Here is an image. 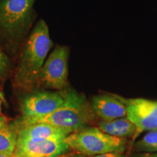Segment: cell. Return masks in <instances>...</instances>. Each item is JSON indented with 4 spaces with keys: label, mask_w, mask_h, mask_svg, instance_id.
I'll return each mask as SVG.
<instances>
[{
    "label": "cell",
    "mask_w": 157,
    "mask_h": 157,
    "mask_svg": "<svg viewBox=\"0 0 157 157\" xmlns=\"http://www.w3.org/2000/svg\"><path fill=\"white\" fill-rule=\"evenodd\" d=\"M98 117L85 98L74 91H66L63 105L52 113L39 117L23 118L21 124L48 123L70 133L90 127L95 124Z\"/></svg>",
    "instance_id": "obj_1"
},
{
    "label": "cell",
    "mask_w": 157,
    "mask_h": 157,
    "mask_svg": "<svg viewBox=\"0 0 157 157\" xmlns=\"http://www.w3.org/2000/svg\"><path fill=\"white\" fill-rule=\"evenodd\" d=\"M52 45L48 25L41 20L23 46L16 76L20 85L29 87L38 82L40 71Z\"/></svg>",
    "instance_id": "obj_2"
},
{
    "label": "cell",
    "mask_w": 157,
    "mask_h": 157,
    "mask_svg": "<svg viewBox=\"0 0 157 157\" xmlns=\"http://www.w3.org/2000/svg\"><path fill=\"white\" fill-rule=\"evenodd\" d=\"M34 0H0V40L5 47L16 48L32 23Z\"/></svg>",
    "instance_id": "obj_3"
},
{
    "label": "cell",
    "mask_w": 157,
    "mask_h": 157,
    "mask_svg": "<svg viewBox=\"0 0 157 157\" xmlns=\"http://www.w3.org/2000/svg\"><path fill=\"white\" fill-rule=\"evenodd\" d=\"M64 140L71 149L88 156L109 152L123 153L127 143L124 137L112 136L94 127L71 133Z\"/></svg>",
    "instance_id": "obj_4"
},
{
    "label": "cell",
    "mask_w": 157,
    "mask_h": 157,
    "mask_svg": "<svg viewBox=\"0 0 157 157\" xmlns=\"http://www.w3.org/2000/svg\"><path fill=\"white\" fill-rule=\"evenodd\" d=\"M69 50L56 46L43 65L38 82L49 89L62 90L68 84V60Z\"/></svg>",
    "instance_id": "obj_5"
},
{
    "label": "cell",
    "mask_w": 157,
    "mask_h": 157,
    "mask_svg": "<svg viewBox=\"0 0 157 157\" xmlns=\"http://www.w3.org/2000/svg\"><path fill=\"white\" fill-rule=\"evenodd\" d=\"M124 104L127 110V118L136 127L133 139L144 131L157 129V101L143 98L127 99L117 95Z\"/></svg>",
    "instance_id": "obj_6"
},
{
    "label": "cell",
    "mask_w": 157,
    "mask_h": 157,
    "mask_svg": "<svg viewBox=\"0 0 157 157\" xmlns=\"http://www.w3.org/2000/svg\"><path fill=\"white\" fill-rule=\"evenodd\" d=\"M65 139L29 140L17 138L13 157H58L70 149Z\"/></svg>",
    "instance_id": "obj_7"
},
{
    "label": "cell",
    "mask_w": 157,
    "mask_h": 157,
    "mask_svg": "<svg viewBox=\"0 0 157 157\" xmlns=\"http://www.w3.org/2000/svg\"><path fill=\"white\" fill-rule=\"evenodd\" d=\"M66 98V91L40 92L29 95L22 105L23 118L39 117L52 113L63 105Z\"/></svg>",
    "instance_id": "obj_8"
},
{
    "label": "cell",
    "mask_w": 157,
    "mask_h": 157,
    "mask_svg": "<svg viewBox=\"0 0 157 157\" xmlns=\"http://www.w3.org/2000/svg\"><path fill=\"white\" fill-rule=\"evenodd\" d=\"M91 105L96 116L101 120L113 121L127 117L126 107L117 95L103 94L94 96Z\"/></svg>",
    "instance_id": "obj_9"
},
{
    "label": "cell",
    "mask_w": 157,
    "mask_h": 157,
    "mask_svg": "<svg viewBox=\"0 0 157 157\" xmlns=\"http://www.w3.org/2000/svg\"><path fill=\"white\" fill-rule=\"evenodd\" d=\"M71 133L48 123L21 124L17 128V138L29 140L65 139Z\"/></svg>",
    "instance_id": "obj_10"
},
{
    "label": "cell",
    "mask_w": 157,
    "mask_h": 157,
    "mask_svg": "<svg viewBox=\"0 0 157 157\" xmlns=\"http://www.w3.org/2000/svg\"><path fill=\"white\" fill-rule=\"evenodd\" d=\"M17 140V128L0 117V153L13 156Z\"/></svg>",
    "instance_id": "obj_11"
},
{
    "label": "cell",
    "mask_w": 157,
    "mask_h": 157,
    "mask_svg": "<svg viewBox=\"0 0 157 157\" xmlns=\"http://www.w3.org/2000/svg\"><path fill=\"white\" fill-rule=\"evenodd\" d=\"M137 151H148L150 153L157 151V129L150 131L145 135L142 139L134 145Z\"/></svg>",
    "instance_id": "obj_12"
},
{
    "label": "cell",
    "mask_w": 157,
    "mask_h": 157,
    "mask_svg": "<svg viewBox=\"0 0 157 157\" xmlns=\"http://www.w3.org/2000/svg\"><path fill=\"white\" fill-rule=\"evenodd\" d=\"M116 129L120 133L121 137H129L134 136L136 132L135 124L127 117L119 118L112 121Z\"/></svg>",
    "instance_id": "obj_13"
},
{
    "label": "cell",
    "mask_w": 157,
    "mask_h": 157,
    "mask_svg": "<svg viewBox=\"0 0 157 157\" xmlns=\"http://www.w3.org/2000/svg\"><path fill=\"white\" fill-rule=\"evenodd\" d=\"M8 67V59L6 56H0V76H3Z\"/></svg>",
    "instance_id": "obj_14"
},
{
    "label": "cell",
    "mask_w": 157,
    "mask_h": 157,
    "mask_svg": "<svg viewBox=\"0 0 157 157\" xmlns=\"http://www.w3.org/2000/svg\"><path fill=\"white\" fill-rule=\"evenodd\" d=\"M90 157H126V156H125L122 153H120V152H109V153H106V154L95 155V156H93Z\"/></svg>",
    "instance_id": "obj_15"
},
{
    "label": "cell",
    "mask_w": 157,
    "mask_h": 157,
    "mask_svg": "<svg viewBox=\"0 0 157 157\" xmlns=\"http://www.w3.org/2000/svg\"><path fill=\"white\" fill-rule=\"evenodd\" d=\"M58 157H88V156H86V155L78 154V153H75V154H62Z\"/></svg>",
    "instance_id": "obj_16"
},
{
    "label": "cell",
    "mask_w": 157,
    "mask_h": 157,
    "mask_svg": "<svg viewBox=\"0 0 157 157\" xmlns=\"http://www.w3.org/2000/svg\"><path fill=\"white\" fill-rule=\"evenodd\" d=\"M133 157H157V153H146L136 155Z\"/></svg>",
    "instance_id": "obj_17"
},
{
    "label": "cell",
    "mask_w": 157,
    "mask_h": 157,
    "mask_svg": "<svg viewBox=\"0 0 157 157\" xmlns=\"http://www.w3.org/2000/svg\"><path fill=\"white\" fill-rule=\"evenodd\" d=\"M2 94L0 93V113H1L2 111Z\"/></svg>",
    "instance_id": "obj_18"
},
{
    "label": "cell",
    "mask_w": 157,
    "mask_h": 157,
    "mask_svg": "<svg viewBox=\"0 0 157 157\" xmlns=\"http://www.w3.org/2000/svg\"><path fill=\"white\" fill-rule=\"evenodd\" d=\"M12 156H10V155L5 154H2L0 153V157H11Z\"/></svg>",
    "instance_id": "obj_19"
},
{
    "label": "cell",
    "mask_w": 157,
    "mask_h": 157,
    "mask_svg": "<svg viewBox=\"0 0 157 157\" xmlns=\"http://www.w3.org/2000/svg\"><path fill=\"white\" fill-rule=\"evenodd\" d=\"M0 56H5V54H4L2 52V51H1V50H0Z\"/></svg>",
    "instance_id": "obj_20"
},
{
    "label": "cell",
    "mask_w": 157,
    "mask_h": 157,
    "mask_svg": "<svg viewBox=\"0 0 157 157\" xmlns=\"http://www.w3.org/2000/svg\"><path fill=\"white\" fill-rule=\"evenodd\" d=\"M11 157H13V156H11Z\"/></svg>",
    "instance_id": "obj_21"
}]
</instances>
